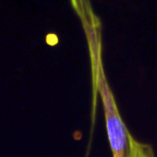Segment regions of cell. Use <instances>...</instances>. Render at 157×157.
Instances as JSON below:
<instances>
[{"instance_id": "7a4b0ae2", "label": "cell", "mask_w": 157, "mask_h": 157, "mask_svg": "<svg viewBox=\"0 0 157 157\" xmlns=\"http://www.w3.org/2000/svg\"><path fill=\"white\" fill-rule=\"evenodd\" d=\"M70 2L81 21L89 50H101V21L92 9L90 0H70Z\"/></svg>"}, {"instance_id": "3957f363", "label": "cell", "mask_w": 157, "mask_h": 157, "mask_svg": "<svg viewBox=\"0 0 157 157\" xmlns=\"http://www.w3.org/2000/svg\"><path fill=\"white\" fill-rule=\"evenodd\" d=\"M132 147H134V157H155L153 149L150 144L139 142L134 139Z\"/></svg>"}, {"instance_id": "6da1fadb", "label": "cell", "mask_w": 157, "mask_h": 157, "mask_svg": "<svg viewBox=\"0 0 157 157\" xmlns=\"http://www.w3.org/2000/svg\"><path fill=\"white\" fill-rule=\"evenodd\" d=\"M93 76L96 90L104 107L108 140L113 157H134V138L119 113L114 96L108 85L101 62L93 65Z\"/></svg>"}]
</instances>
